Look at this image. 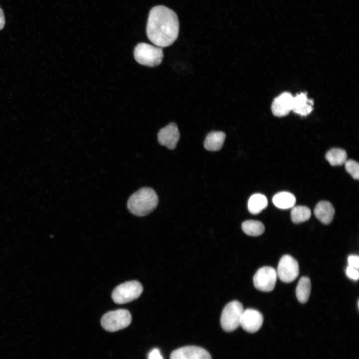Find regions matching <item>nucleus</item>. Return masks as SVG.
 Returning a JSON list of instances; mask_svg holds the SVG:
<instances>
[{"instance_id": "f257e3e1", "label": "nucleus", "mask_w": 359, "mask_h": 359, "mask_svg": "<svg viewBox=\"0 0 359 359\" xmlns=\"http://www.w3.org/2000/svg\"><path fill=\"white\" fill-rule=\"evenodd\" d=\"M146 33L149 39L158 47L172 45L179 33V21L176 13L163 5L154 6L149 13Z\"/></svg>"}, {"instance_id": "f03ea898", "label": "nucleus", "mask_w": 359, "mask_h": 359, "mask_svg": "<svg viewBox=\"0 0 359 359\" xmlns=\"http://www.w3.org/2000/svg\"><path fill=\"white\" fill-rule=\"evenodd\" d=\"M158 202V196L155 191L152 188L145 187L130 196L127 202V208L132 214L144 216L155 210Z\"/></svg>"}, {"instance_id": "7ed1b4c3", "label": "nucleus", "mask_w": 359, "mask_h": 359, "mask_svg": "<svg viewBox=\"0 0 359 359\" xmlns=\"http://www.w3.org/2000/svg\"><path fill=\"white\" fill-rule=\"evenodd\" d=\"M134 55L135 60L140 64L155 67L161 64L164 53L162 48L142 42L135 47Z\"/></svg>"}, {"instance_id": "20e7f679", "label": "nucleus", "mask_w": 359, "mask_h": 359, "mask_svg": "<svg viewBox=\"0 0 359 359\" xmlns=\"http://www.w3.org/2000/svg\"><path fill=\"white\" fill-rule=\"evenodd\" d=\"M132 317L126 309H118L104 314L101 320L103 329L109 332H116L128 327L131 323Z\"/></svg>"}, {"instance_id": "39448f33", "label": "nucleus", "mask_w": 359, "mask_h": 359, "mask_svg": "<svg viewBox=\"0 0 359 359\" xmlns=\"http://www.w3.org/2000/svg\"><path fill=\"white\" fill-rule=\"evenodd\" d=\"M243 311L242 304L238 301H233L226 304L220 317V324L223 330L232 332L240 326Z\"/></svg>"}, {"instance_id": "423d86ee", "label": "nucleus", "mask_w": 359, "mask_h": 359, "mask_svg": "<svg viewBox=\"0 0 359 359\" xmlns=\"http://www.w3.org/2000/svg\"><path fill=\"white\" fill-rule=\"evenodd\" d=\"M143 290V286L138 281H127L118 285L114 289L112 298L117 304H125L138 298Z\"/></svg>"}, {"instance_id": "0eeeda50", "label": "nucleus", "mask_w": 359, "mask_h": 359, "mask_svg": "<svg viewBox=\"0 0 359 359\" xmlns=\"http://www.w3.org/2000/svg\"><path fill=\"white\" fill-rule=\"evenodd\" d=\"M276 270L270 266L259 268L255 274L253 281L254 287L263 292L272 291L276 285L277 280Z\"/></svg>"}, {"instance_id": "6e6552de", "label": "nucleus", "mask_w": 359, "mask_h": 359, "mask_svg": "<svg viewBox=\"0 0 359 359\" xmlns=\"http://www.w3.org/2000/svg\"><path fill=\"white\" fill-rule=\"evenodd\" d=\"M277 276L283 282L290 283L296 279L299 273L298 261L289 255H284L280 259L277 270Z\"/></svg>"}, {"instance_id": "1a4fd4ad", "label": "nucleus", "mask_w": 359, "mask_h": 359, "mask_svg": "<svg viewBox=\"0 0 359 359\" xmlns=\"http://www.w3.org/2000/svg\"><path fill=\"white\" fill-rule=\"evenodd\" d=\"M263 322V317L258 311L253 309L244 310L240 326L246 332L253 333L258 331Z\"/></svg>"}, {"instance_id": "9d476101", "label": "nucleus", "mask_w": 359, "mask_h": 359, "mask_svg": "<svg viewBox=\"0 0 359 359\" xmlns=\"http://www.w3.org/2000/svg\"><path fill=\"white\" fill-rule=\"evenodd\" d=\"M170 359H211V357L202 348L189 346L174 351L170 355Z\"/></svg>"}, {"instance_id": "9b49d317", "label": "nucleus", "mask_w": 359, "mask_h": 359, "mask_svg": "<svg viewBox=\"0 0 359 359\" xmlns=\"http://www.w3.org/2000/svg\"><path fill=\"white\" fill-rule=\"evenodd\" d=\"M178 127L175 123H171L162 128L158 133V140L160 145L170 150L174 149L180 137Z\"/></svg>"}, {"instance_id": "f8f14e48", "label": "nucleus", "mask_w": 359, "mask_h": 359, "mask_svg": "<svg viewBox=\"0 0 359 359\" xmlns=\"http://www.w3.org/2000/svg\"><path fill=\"white\" fill-rule=\"evenodd\" d=\"M294 97L289 92H284L274 99L271 106L273 114L277 117L287 115L292 110Z\"/></svg>"}, {"instance_id": "ddd939ff", "label": "nucleus", "mask_w": 359, "mask_h": 359, "mask_svg": "<svg viewBox=\"0 0 359 359\" xmlns=\"http://www.w3.org/2000/svg\"><path fill=\"white\" fill-rule=\"evenodd\" d=\"M314 102L306 93H301L294 97L292 111L301 116H307L313 110Z\"/></svg>"}, {"instance_id": "4468645a", "label": "nucleus", "mask_w": 359, "mask_h": 359, "mask_svg": "<svg viewBox=\"0 0 359 359\" xmlns=\"http://www.w3.org/2000/svg\"><path fill=\"white\" fill-rule=\"evenodd\" d=\"M314 214L322 223L329 224L333 219L335 209L330 202L321 201L316 205L314 209Z\"/></svg>"}, {"instance_id": "2eb2a0df", "label": "nucleus", "mask_w": 359, "mask_h": 359, "mask_svg": "<svg viewBox=\"0 0 359 359\" xmlns=\"http://www.w3.org/2000/svg\"><path fill=\"white\" fill-rule=\"evenodd\" d=\"M225 137L226 135L223 132H210L207 134L204 140V147L208 151H219L223 145Z\"/></svg>"}, {"instance_id": "dca6fc26", "label": "nucleus", "mask_w": 359, "mask_h": 359, "mask_svg": "<svg viewBox=\"0 0 359 359\" xmlns=\"http://www.w3.org/2000/svg\"><path fill=\"white\" fill-rule=\"evenodd\" d=\"M274 204L278 208L286 209L293 207L296 201V197L292 193L282 191L276 193L273 197Z\"/></svg>"}, {"instance_id": "f3484780", "label": "nucleus", "mask_w": 359, "mask_h": 359, "mask_svg": "<svg viewBox=\"0 0 359 359\" xmlns=\"http://www.w3.org/2000/svg\"><path fill=\"white\" fill-rule=\"evenodd\" d=\"M268 205L266 197L261 193H255L249 198L248 201V209L253 214H257L265 209Z\"/></svg>"}, {"instance_id": "a211bd4d", "label": "nucleus", "mask_w": 359, "mask_h": 359, "mask_svg": "<svg viewBox=\"0 0 359 359\" xmlns=\"http://www.w3.org/2000/svg\"><path fill=\"white\" fill-rule=\"evenodd\" d=\"M311 289V284L310 279L305 276L301 277L296 289V297L300 303H305L308 301Z\"/></svg>"}, {"instance_id": "6ab92c4d", "label": "nucleus", "mask_w": 359, "mask_h": 359, "mask_svg": "<svg viewBox=\"0 0 359 359\" xmlns=\"http://www.w3.org/2000/svg\"><path fill=\"white\" fill-rule=\"evenodd\" d=\"M242 229L243 232L248 235L257 236L264 233L265 227L259 221L248 220L242 223Z\"/></svg>"}, {"instance_id": "aec40b11", "label": "nucleus", "mask_w": 359, "mask_h": 359, "mask_svg": "<svg viewBox=\"0 0 359 359\" xmlns=\"http://www.w3.org/2000/svg\"><path fill=\"white\" fill-rule=\"evenodd\" d=\"M347 158L346 152L339 148L332 149L326 155V159L333 166L342 165L346 162Z\"/></svg>"}, {"instance_id": "412c9836", "label": "nucleus", "mask_w": 359, "mask_h": 359, "mask_svg": "<svg viewBox=\"0 0 359 359\" xmlns=\"http://www.w3.org/2000/svg\"><path fill=\"white\" fill-rule=\"evenodd\" d=\"M309 208L305 206H293L291 212V217L295 223H300L308 220L311 217Z\"/></svg>"}, {"instance_id": "4be33fe9", "label": "nucleus", "mask_w": 359, "mask_h": 359, "mask_svg": "<svg viewBox=\"0 0 359 359\" xmlns=\"http://www.w3.org/2000/svg\"><path fill=\"white\" fill-rule=\"evenodd\" d=\"M345 163V168L347 172H348L352 177L356 180L359 179V163L353 160L346 161Z\"/></svg>"}, {"instance_id": "5701e85b", "label": "nucleus", "mask_w": 359, "mask_h": 359, "mask_svg": "<svg viewBox=\"0 0 359 359\" xmlns=\"http://www.w3.org/2000/svg\"><path fill=\"white\" fill-rule=\"evenodd\" d=\"M347 276L351 279L356 281L359 278L358 269L348 266L346 268Z\"/></svg>"}, {"instance_id": "b1692460", "label": "nucleus", "mask_w": 359, "mask_h": 359, "mask_svg": "<svg viewBox=\"0 0 359 359\" xmlns=\"http://www.w3.org/2000/svg\"><path fill=\"white\" fill-rule=\"evenodd\" d=\"M348 261L349 266L352 267L359 269V258L357 255H352L348 257Z\"/></svg>"}, {"instance_id": "393cba45", "label": "nucleus", "mask_w": 359, "mask_h": 359, "mask_svg": "<svg viewBox=\"0 0 359 359\" xmlns=\"http://www.w3.org/2000/svg\"><path fill=\"white\" fill-rule=\"evenodd\" d=\"M148 359H163V358L159 350L154 349L149 354Z\"/></svg>"}, {"instance_id": "a878e982", "label": "nucleus", "mask_w": 359, "mask_h": 359, "mask_svg": "<svg viewBox=\"0 0 359 359\" xmlns=\"http://www.w3.org/2000/svg\"><path fill=\"white\" fill-rule=\"evenodd\" d=\"M5 24L4 15L3 10L0 7V30L2 29Z\"/></svg>"}]
</instances>
